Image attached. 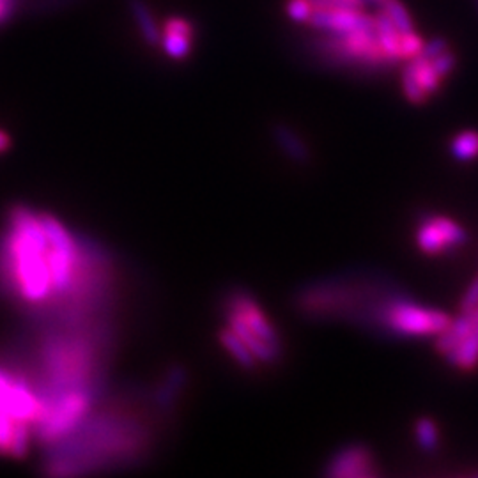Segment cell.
<instances>
[{"mask_svg":"<svg viewBox=\"0 0 478 478\" xmlns=\"http://www.w3.org/2000/svg\"><path fill=\"white\" fill-rule=\"evenodd\" d=\"M105 259L50 213L16 206L7 215L0 269L9 291L25 305L92 309L107 287Z\"/></svg>","mask_w":478,"mask_h":478,"instance_id":"cell-1","label":"cell"},{"mask_svg":"<svg viewBox=\"0 0 478 478\" xmlns=\"http://www.w3.org/2000/svg\"><path fill=\"white\" fill-rule=\"evenodd\" d=\"M77 431L79 450L59 454L52 463L54 475H72L80 465L89 470L92 465H103L110 457L133 454L144 443L141 425L114 413H105L92 420L87 416Z\"/></svg>","mask_w":478,"mask_h":478,"instance_id":"cell-2","label":"cell"},{"mask_svg":"<svg viewBox=\"0 0 478 478\" xmlns=\"http://www.w3.org/2000/svg\"><path fill=\"white\" fill-rule=\"evenodd\" d=\"M41 409V396L32 385L0 367V456H27Z\"/></svg>","mask_w":478,"mask_h":478,"instance_id":"cell-3","label":"cell"},{"mask_svg":"<svg viewBox=\"0 0 478 478\" xmlns=\"http://www.w3.org/2000/svg\"><path fill=\"white\" fill-rule=\"evenodd\" d=\"M227 329L236 335L257 363L271 365L280 358V335L271 319L250 294H231L227 302Z\"/></svg>","mask_w":478,"mask_h":478,"instance_id":"cell-4","label":"cell"},{"mask_svg":"<svg viewBox=\"0 0 478 478\" xmlns=\"http://www.w3.org/2000/svg\"><path fill=\"white\" fill-rule=\"evenodd\" d=\"M450 320L448 314L416 305L405 296H390L374 305V322L397 337H436Z\"/></svg>","mask_w":478,"mask_h":478,"instance_id":"cell-5","label":"cell"},{"mask_svg":"<svg viewBox=\"0 0 478 478\" xmlns=\"http://www.w3.org/2000/svg\"><path fill=\"white\" fill-rule=\"evenodd\" d=\"M466 241V231L445 217H429L416 231V244L427 255H438L448 248H459Z\"/></svg>","mask_w":478,"mask_h":478,"instance_id":"cell-6","label":"cell"},{"mask_svg":"<svg viewBox=\"0 0 478 478\" xmlns=\"http://www.w3.org/2000/svg\"><path fill=\"white\" fill-rule=\"evenodd\" d=\"M326 475L333 478L378 477L374 454L362 443L347 445L331 457Z\"/></svg>","mask_w":478,"mask_h":478,"instance_id":"cell-7","label":"cell"},{"mask_svg":"<svg viewBox=\"0 0 478 478\" xmlns=\"http://www.w3.org/2000/svg\"><path fill=\"white\" fill-rule=\"evenodd\" d=\"M307 23L329 34H346L353 30H372L374 16L353 9H314Z\"/></svg>","mask_w":478,"mask_h":478,"instance_id":"cell-8","label":"cell"},{"mask_svg":"<svg viewBox=\"0 0 478 478\" xmlns=\"http://www.w3.org/2000/svg\"><path fill=\"white\" fill-rule=\"evenodd\" d=\"M447 360L461 369V371H475L478 367V309L475 311V316H474V322H472V328L466 335V338L454 349L447 354Z\"/></svg>","mask_w":478,"mask_h":478,"instance_id":"cell-9","label":"cell"},{"mask_svg":"<svg viewBox=\"0 0 478 478\" xmlns=\"http://www.w3.org/2000/svg\"><path fill=\"white\" fill-rule=\"evenodd\" d=\"M374 30L380 41V47L383 50V54L392 61L398 64L402 61L400 55V34H398L396 25L392 23V20L388 18V14L380 9L378 14L374 16Z\"/></svg>","mask_w":478,"mask_h":478,"instance_id":"cell-10","label":"cell"},{"mask_svg":"<svg viewBox=\"0 0 478 478\" xmlns=\"http://www.w3.org/2000/svg\"><path fill=\"white\" fill-rule=\"evenodd\" d=\"M128 5L132 9V14L135 16V21L139 25V30H141L144 41L149 47H159L161 32H159L158 23H157L149 5L144 0H128Z\"/></svg>","mask_w":478,"mask_h":478,"instance_id":"cell-11","label":"cell"},{"mask_svg":"<svg viewBox=\"0 0 478 478\" xmlns=\"http://www.w3.org/2000/svg\"><path fill=\"white\" fill-rule=\"evenodd\" d=\"M409 64L413 68V73H414V79L418 81V85L422 87V90L429 96V94H434L438 89H440V81L441 79L438 77V73L432 70L431 66V61L427 59H422V57H413L409 59Z\"/></svg>","mask_w":478,"mask_h":478,"instance_id":"cell-12","label":"cell"},{"mask_svg":"<svg viewBox=\"0 0 478 478\" xmlns=\"http://www.w3.org/2000/svg\"><path fill=\"white\" fill-rule=\"evenodd\" d=\"M220 342L222 346L229 351V354L235 358V362H238L241 367L244 369H253L257 367L259 363L255 362V358L250 354V351L239 342L236 338V335L233 331H229L227 328L220 331Z\"/></svg>","mask_w":478,"mask_h":478,"instance_id":"cell-13","label":"cell"},{"mask_svg":"<svg viewBox=\"0 0 478 478\" xmlns=\"http://www.w3.org/2000/svg\"><path fill=\"white\" fill-rule=\"evenodd\" d=\"M450 153L456 159L470 161L478 157V132H463L454 137L450 144Z\"/></svg>","mask_w":478,"mask_h":478,"instance_id":"cell-14","label":"cell"},{"mask_svg":"<svg viewBox=\"0 0 478 478\" xmlns=\"http://www.w3.org/2000/svg\"><path fill=\"white\" fill-rule=\"evenodd\" d=\"M163 52L172 57V59H184L190 55L192 50V38L183 36V34H174V32H165L159 41Z\"/></svg>","mask_w":478,"mask_h":478,"instance_id":"cell-15","label":"cell"},{"mask_svg":"<svg viewBox=\"0 0 478 478\" xmlns=\"http://www.w3.org/2000/svg\"><path fill=\"white\" fill-rule=\"evenodd\" d=\"M414 432H416V441L423 450L427 452L436 450L440 443V436H438V427L432 418H427V416L420 418L414 425Z\"/></svg>","mask_w":478,"mask_h":478,"instance_id":"cell-16","label":"cell"},{"mask_svg":"<svg viewBox=\"0 0 478 478\" xmlns=\"http://www.w3.org/2000/svg\"><path fill=\"white\" fill-rule=\"evenodd\" d=\"M381 9L388 14V18H390L392 23L396 25V29H397L400 36L414 32V29H413V21H411V18H409V13L405 11V7H404L398 0H388Z\"/></svg>","mask_w":478,"mask_h":478,"instance_id":"cell-17","label":"cell"},{"mask_svg":"<svg viewBox=\"0 0 478 478\" xmlns=\"http://www.w3.org/2000/svg\"><path fill=\"white\" fill-rule=\"evenodd\" d=\"M402 90H404V96L414 103V105H423L427 101V94L422 90V87L418 85V81L414 79V73H413V68L411 64H405L402 68Z\"/></svg>","mask_w":478,"mask_h":478,"instance_id":"cell-18","label":"cell"},{"mask_svg":"<svg viewBox=\"0 0 478 478\" xmlns=\"http://www.w3.org/2000/svg\"><path fill=\"white\" fill-rule=\"evenodd\" d=\"M275 133H277V139H278V142L284 146V149L287 151V153H291V155H294L296 158L302 159L303 157H305V153H307V149H305V146L302 144V141L289 130V128H284V126H278L277 130H275Z\"/></svg>","mask_w":478,"mask_h":478,"instance_id":"cell-19","label":"cell"},{"mask_svg":"<svg viewBox=\"0 0 478 478\" xmlns=\"http://www.w3.org/2000/svg\"><path fill=\"white\" fill-rule=\"evenodd\" d=\"M314 7L309 0H287L286 4V13L293 21L298 23H307Z\"/></svg>","mask_w":478,"mask_h":478,"instance_id":"cell-20","label":"cell"},{"mask_svg":"<svg viewBox=\"0 0 478 478\" xmlns=\"http://www.w3.org/2000/svg\"><path fill=\"white\" fill-rule=\"evenodd\" d=\"M423 48V41L416 32L400 36V55L402 59H413L416 57Z\"/></svg>","mask_w":478,"mask_h":478,"instance_id":"cell-21","label":"cell"},{"mask_svg":"<svg viewBox=\"0 0 478 478\" xmlns=\"http://www.w3.org/2000/svg\"><path fill=\"white\" fill-rule=\"evenodd\" d=\"M456 64H457V57L450 50L443 52L441 55H438L431 61V66L438 73L440 79H445L456 68Z\"/></svg>","mask_w":478,"mask_h":478,"instance_id":"cell-22","label":"cell"},{"mask_svg":"<svg viewBox=\"0 0 478 478\" xmlns=\"http://www.w3.org/2000/svg\"><path fill=\"white\" fill-rule=\"evenodd\" d=\"M314 9H353L362 11L365 4L362 0H309Z\"/></svg>","mask_w":478,"mask_h":478,"instance_id":"cell-23","label":"cell"},{"mask_svg":"<svg viewBox=\"0 0 478 478\" xmlns=\"http://www.w3.org/2000/svg\"><path fill=\"white\" fill-rule=\"evenodd\" d=\"M447 50H448V43H447V39H445V38H434V39H431L429 43H423V48H422V52L418 54V57L427 59V61H432L434 57L441 55V54L447 52Z\"/></svg>","mask_w":478,"mask_h":478,"instance_id":"cell-24","label":"cell"},{"mask_svg":"<svg viewBox=\"0 0 478 478\" xmlns=\"http://www.w3.org/2000/svg\"><path fill=\"white\" fill-rule=\"evenodd\" d=\"M478 309V277L472 282L461 300V312H474Z\"/></svg>","mask_w":478,"mask_h":478,"instance_id":"cell-25","label":"cell"},{"mask_svg":"<svg viewBox=\"0 0 478 478\" xmlns=\"http://www.w3.org/2000/svg\"><path fill=\"white\" fill-rule=\"evenodd\" d=\"M165 32H174V34H183V36L192 38L193 36V27L183 18H168L165 21Z\"/></svg>","mask_w":478,"mask_h":478,"instance_id":"cell-26","label":"cell"},{"mask_svg":"<svg viewBox=\"0 0 478 478\" xmlns=\"http://www.w3.org/2000/svg\"><path fill=\"white\" fill-rule=\"evenodd\" d=\"M13 5L14 0H0V23L9 18V14L13 13Z\"/></svg>","mask_w":478,"mask_h":478,"instance_id":"cell-27","label":"cell"},{"mask_svg":"<svg viewBox=\"0 0 478 478\" xmlns=\"http://www.w3.org/2000/svg\"><path fill=\"white\" fill-rule=\"evenodd\" d=\"M9 149H11V137L4 130H0V155L7 153Z\"/></svg>","mask_w":478,"mask_h":478,"instance_id":"cell-28","label":"cell"},{"mask_svg":"<svg viewBox=\"0 0 478 478\" xmlns=\"http://www.w3.org/2000/svg\"><path fill=\"white\" fill-rule=\"evenodd\" d=\"M362 2L365 4V7H367V5H376L378 9H381L388 0H362Z\"/></svg>","mask_w":478,"mask_h":478,"instance_id":"cell-29","label":"cell"}]
</instances>
